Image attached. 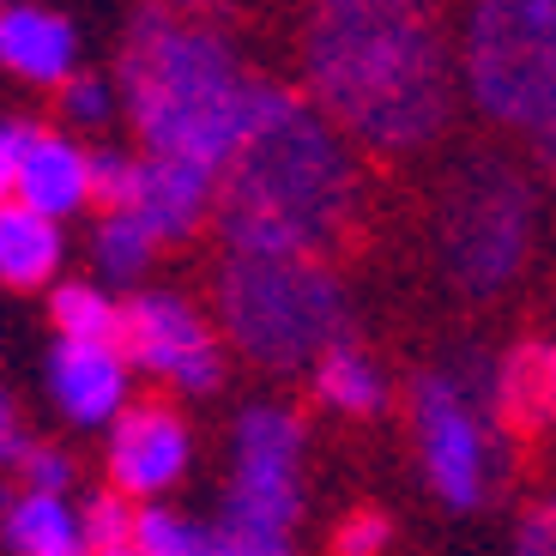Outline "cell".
Instances as JSON below:
<instances>
[{"label": "cell", "instance_id": "cell-24", "mask_svg": "<svg viewBox=\"0 0 556 556\" xmlns=\"http://www.w3.org/2000/svg\"><path fill=\"white\" fill-rule=\"evenodd\" d=\"M18 466V478H25V490L30 496H67V484H73V454L67 447H55V442H25V454L13 459Z\"/></svg>", "mask_w": 556, "mask_h": 556}, {"label": "cell", "instance_id": "cell-11", "mask_svg": "<svg viewBox=\"0 0 556 556\" xmlns=\"http://www.w3.org/2000/svg\"><path fill=\"white\" fill-rule=\"evenodd\" d=\"M484 405L496 430H515L527 442L556 435V333H527L490 363Z\"/></svg>", "mask_w": 556, "mask_h": 556}, {"label": "cell", "instance_id": "cell-16", "mask_svg": "<svg viewBox=\"0 0 556 556\" xmlns=\"http://www.w3.org/2000/svg\"><path fill=\"white\" fill-rule=\"evenodd\" d=\"M308 381H315V400L339 417H381L393 400V381L381 369V357L369 345H357V339H339L333 351H320Z\"/></svg>", "mask_w": 556, "mask_h": 556}, {"label": "cell", "instance_id": "cell-9", "mask_svg": "<svg viewBox=\"0 0 556 556\" xmlns=\"http://www.w3.org/2000/svg\"><path fill=\"white\" fill-rule=\"evenodd\" d=\"M115 351L127 369L164 381L176 393H218L224 388V339L188 296L176 291H139L122 303V339Z\"/></svg>", "mask_w": 556, "mask_h": 556}, {"label": "cell", "instance_id": "cell-8", "mask_svg": "<svg viewBox=\"0 0 556 556\" xmlns=\"http://www.w3.org/2000/svg\"><path fill=\"white\" fill-rule=\"evenodd\" d=\"M296 515H303V417L278 400H254L230 430L224 527L291 532Z\"/></svg>", "mask_w": 556, "mask_h": 556}, {"label": "cell", "instance_id": "cell-5", "mask_svg": "<svg viewBox=\"0 0 556 556\" xmlns=\"http://www.w3.org/2000/svg\"><path fill=\"white\" fill-rule=\"evenodd\" d=\"M218 315L230 351L261 369H315L320 351L351 339V291L327 261H242L218 273Z\"/></svg>", "mask_w": 556, "mask_h": 556}, {"label": "cell", "instance_id": "cell-17", "mask_svg": "<svg viewBox=\"0 0 556 556\" xmlns=\"http://www.w3.org/2000/svg\"><path fill=\"white\" fill-rule=\"evenodd\" d=\"M61 261H67V242H61V224L25 212L18 200L0 206V285L13 291H42L61 278Z\"/></svg>", "mask_w": 556, "mask_h": 556}, {"label": "cell", "instance_id": "cell-10", "mask_svg": "<svg viewBox=\"0 0 556 556\" xmlns=\"http://www.w3.org/2000/svg\"><path fill=\"white\" fill-rule=\"evenodd\" d=\"M194 459V435L188 417L169 400H134L110 424V490L127 502H152L181 484Z\"/></svg>", "mask_w": 556, "mask_h": 556}, {"label": "cell", "instance_id": "cell-33", "mask_svg": "<svg viewBox=\"0 0 556 556\" xmlns=\"http://www.w3.org/2000/svg\"><path fill=\"white\" fill-rule=\"evenodd\" d=\"M110 556H139V551H110Z\"/></svg>", "mask_w": 556, "mask_h": 556}, {"label": "cell", "instance_id": "cell-32", "mask_svg": "<svg viewBox=\"0 0 556 556\" xmlns=\"http://www.w3.org/2000/svg\"><path fill=\"white\" fill-rule=\"evenodd\" d=\"M152 7H164L169 18H194V25H200V13H212L218 0H152Z\"/></svg>", "mask_w": 556, "mask_h": 556}, {"label": "cell", "instance_id": "cell-14", "mask_svg": "<svg viewBox=\"0 0 556 556\" xmlns=\"http://www.w3.org/2000/svg\"><path fill=\"white\" fill-rule=\"evenodd\" d=\"M0 67L25 85H67L79 73V30L55 7H0Z\"/></svg>", "mask_w": 556, "mask_h": 556}, {"label": "cell", "instance_id": "cell-12", "mask_svg": "<svg viewBox=\"0 0 556 556\" xmlns=\"http://www.w3.org/2000/svg\"><path fill=\"white\" fill-rule=\"evenodd\" d=\"M134 369L115 345H55L49 351V393L73 430H110L134 405Z\"/></svg>", "mask_w": 556, "mask_h": 556}, {"label": "cell", "instance_id": "cell-7", "mask_svg": "<svg viewBox=\"0 0 556 556\" xmlns=\"http://www.w3.org/2000/svg\"><path fill=\"white\" fill-rule=\"evenodd\" d=\"M412 447L435 502L454 515H478L502 484V447L484 405V381L466 369H424L412 381Z\"/></svg>", "mask_w": 556, "mask_h": 556}, {"label": "cell", "instance_id": "cell-18", "mask_svg": "<svg viewBox=\"0 0 556 556\" xmlns=\"http://www.w3.org/2000/svg\"><path fill=\"white\" fill-rule=\"evenodd\" d=\"M0 539H7L13 556H91L67 496H30V490H18L7 502V515H0Z\"/></svg>", "mask_w": 556, "mask_h": 556}, {"label": "cell", "instance_id": "cell-4", "mask_svg": "<svg viewBox=\"0 0 556 556\" xmlns=\"http://www.w3.org/2000/svg\"><path fill=\"white\" fill-rule=\"evenodd\" d=\"M544 230V200L539 181L502 152H472L459 157L435 188V266L459 296H490L515 291L527 278L532 254H539Z\"/></svg>", "mask_w": 556, "mask_h": 556}, {"label": "cell", "instance_id": "cell-2", "mask_svg": "<svg viewBox=\"0 0 556 556\" xmlns=\"http://www.w3.org/2000/svg\"><path fill=\"white\" fill-rule=\"evenodd\" d=\"M363 152L303 91L261 79L212 218L242 261H327L363 218Z\"/></svg>", "mask_w": 556, "mask_h": 556}, {"label": "cell", "instance_id": "cell-31", "mask_svg": "<svg viewBox=\"0 0 556 556\" xmlns=\"http://www.w3.org/2000/svg\"><path fill=\"white\" fill-rule=\"evenodd\" d=\"M532 152H539V164H544V176H551V188H556V115L532 134Z\"/></svg>", "mask_w": 556, "mask_h": 556}, {"label": "cell", "instance_id": "cell-21", "mask_svg": "<svg viewBox=\"0 0 556 556\" xmlns=\"http://www.w3.org/2000/svg\"><path fill=\"white\" fill-rule=\"evenodd\" d=\"M134 551L139 556H224L218 551V532H206V527H194V520L169 515V508H139Z\"/></svg>", "mask_w": 556, "mask_h": 556}, {"label": "cell", "instance_id": "cell-19", "mask_svg": "<svg viewBox=\"0 0 556 556\" xmlns=\"http://www.w3.org/2000/svg\"><path fill=\"white\" fill-rule=\"evenodd\" d=\"M49 320L61 345H115L122 339V303L91 278H55L49 285Z\"/></svg>", "mask_w": 556, "mask_h": 556}, {"label": "cell", "instance_id": "cell-6", "mask_svg": "<svg viewBox=\"0 0 556 556\" xmlns=\"http://www.w3.org/2000/svg\"><path fill=\"white\" fill-rule=\"evenodd\" d=\"M454 79L502 134H539L556 115V0H466Z\"/></svg>", "mask_w": 556, "mask_h": 556}, {"label": "cell", "instance_id": "cell-27", "mask_svg": "<svg viewBox=\"0 0 556 556\" xmlns=\"http://www.w3.org/2000/svg\"><path fill=\"white\" fill-rule=\"evenodd\" d=\"M393 544V527L381 508H357L333 527V556H381Z\"/></svg>", "mask_w": 556, "mask_h": 556}, {"label": "cell", "instance_id": "cell-29", "mask_svg": "<svg viewBox=\"0 0 556 556\" xmlns=\"http://www.w3.org/2000/svg\"><path fill=\"white\" fill-rule=\"evenodd\" d=\"M30 134H37L30 122H18V115H0V206H7V200H13V188H18V164H25Z\"/></svg>", "mask_w": 556, "mask_h": 556}, {"label": "cell", "instance_id": "cell-26", "mask_svg": "<svg viewBox=\"0 0 556 556\" xmlns=\"http://www.w3.org/2000/svg\"><path fill=\"white\" fill-rule=\"evenodd\" d=\"M61 115H67L73 127H103L115 115V91L98 73H73V79L61 85Z\"/></svg>", "mask_w": 556, "mask_h": 556}, {"label": "cell", "instance_id": "cell-22", "mask_svg": "<svg viewBox=\"0 0 556 556\" xmlns=\"http://www.w3.org/2000/svg\"><path fill=\"white\" fill-rule=\"evenodd\" d=\"M134 520L139 508L115 490H98V496L79 508V539L91 556H110V551H134Z\"/></svg>", "mask_w": 556, "mask_h": 556}, {"label": "cell", "instance_id": "cell-30", "mask_svg": "<svg viewBox=\"0 0 556 556\" xmlns=\"http://www.w3.org/2000/svg\"><path fill=\"white\" fill-rule=\"evenodd\" d=\"M25 442H30V435L18 430V412H13V400H7V393H0V459H7V466H13V459L25 454Z\"/></svg>", "mask_w": 556, "mask_h": 556}, {"label": "cell", "instance_id": "cell-15", "mask_svg": "<svg viewBox=\"0 0 556 556\" xmlns=\"http://www.w3.org/2000/svg\"><path fill=\"white\" fill-rule=\"evenodd\" d=\"M13 200L37 218L61 224L79 206H91V176H85V146L67 134H30L25 164H18Z\"/></svg>", "mask_w": 556, "mask_h": 556}, {"label": "cell", "instance_id": "cell-1", "mask_svg": "<svg viewBox=\"0 0 556 556\" xmlns=\"http://www.w3.org/2000/svg\"><path fill=\"white\" fill-rule=\"evenodd\" d=\"M303 98L369 157H417L459 110L454 37L435 0H308Z\"/></svg>", "mask_w": 556, "mask_h": 556}, {"label": "cell", "instance_id": "cell-3", "mask_svg": "<svg viewBox=\"0 0 556 556\" xmlns=\"http://www.w3.org/2000/svg\"><path fill=\"white\" fill-rule=\"evenodd\" d=\"M254 85L261 79L242 67L237 42L224 30L169 18L164 7H146L127 25L122 91L146 157L224 176V164L237 157L242 134H249Z\"/></svg>", "mask_w": 556, "mask_h": 556}, {"label": "cell", "instance_id": "cell-28", "mask_svg": "<svg viewBox=\"0 0 556 556\" xmlns=\"http://www.w3.org/2000/svg\"><path fill=\"white\" fill-rule=\"evenodd\" d=\"M218 551H224V556H296V551H291V532L224 527V520H218Z\"/></svg>", "mask_w": 556, "mask_h": 556}, {"label": "cell", "instance_id": "cell-25", "mask_svg": "<svg viewBox=\"0 0 556 556\" xmlns=\"http://www.w3.org/2000/svg\"><path fill=\"white\" fill-rule=\"evenodd\" d=\"M508 556H556V484H551V490H539V496H532L527 508H520Z\"/></svg>", "mask_w": 556, "mask_h": 556}, {"label": "cell", "instance_id": "cell-13", "mask_svg": "<svg viewBox=\"0 0 556 556\" xmlns=\"http://www.w3.org/2000/svg\"><path fill=\"white\" fill-rule=\"evenodd\" d=\"M218 200V176L194 164H169V157H139V194H134V218L146 224V237L164 242H188L200 224L212 218Z\"/></svg>", "mask_w": 556, "mask_h": 556}, {"label": "cell", "instance_id": "cell-20", "mask_svg": "<svg viewBox=\"0 0 556 556\" xmlns=\"http://www.w3.org/2000/svg\"><path fill=\"white\" fill-rule=\"evenodd\" d=\"M91 254H98L103 278L127 285V278H139L146 266H152L157 242L146 237V224H139L134 212H110V218L98 224V237H91Z\"/></svg>", "mask_w": 556, "mask_h": 556}, {"label": "cell", "instance_id": "cell-23", "mask_svg": "<svg viewBox=\"0 0 556 556\" xmlns=\"http://www.w3.org/2000/svg\"><path fill=\"white\" fill-rule=\"evenodd\" d=\"M85 176H91V206L110 212H134V194H139V157L122 152V146H98L85 152Z\"/></svg>", "mask_w": 556, "mask_h": 556}]
</instances>
